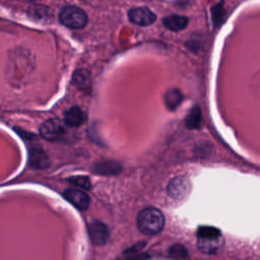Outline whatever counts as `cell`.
Masks as SVG:
<instances>
[{
    "instance_id": "cell-5",
    "label": "cell",
    "mask_w": 260,
    "mask_h": 260,
    "mask_svg": "<svg viewBox=\"0 0 260 260\" xmlns=\"http://www.w3.org/2000/svg\"><path fill=\"white\" fill-rule=\"evenodd\" d=\"M88 235L91 243L95 246L105 245L110 237L109 228L102 221L93 220L88 225Z\"/></svg>"
},
{
    "instance_id": "cell-17",
    "label": "cell",
    "mask_w": 260,
    "mask_h": 260,
    "mask_svg": "<svg viewBox=\"0 0 260 260\" xmlns=\"http://www.w3.org/2000/svg\"><path fill=\"white\" fill-rule=\"evenodd\" d=\"M68 181L70 183H72L73 185L80 187L82 189H85V190H89L91 188V183H90L89 179L85 176H75V177L69 178Z\"/></svg>"
},
{
    "instance_id": "cell-2",
    "label": "cell",
    "mask_w": 260,
    "mask_h": 260,
    "mask_svg": "<svg viewBox=\"0 0 260 260\" xmlns=\"http://www.w3.org/2000/svg\"><path fill=\"white\" fill-rule=\"evenodd\" d=\"M223 245V239L218 229L214 226H200L197 230L198 249L205 254L218 253Z\"/></svg>"
},
{
    "instance_id": "cell-9",
    "label": "cell",
    "mask_w": 260,
    "mask_h": 260,
    "mask_svg": "<svg viewBox=\"0 0 260 260\" xmlns=\"http://www.w3.org/2000/svg\"><path fill=\"white\" fill-rule=\"evenodd\" d=\"M86 116L84 112L77 106H73L68 109L64 114L65 124L69 127H79L85 122Z\"/></svg>"
},
{
    "instance_id": "cell-7",
    "label": "cell",
    "mask_w": 260,
    "mask_h": 260,
    "mask_svg": "<svg viewBox=\"0 0 260 260\" xmlns=\"http://www.w3.org/2000/svg\"><path fill=\"white\" fill-rule=\"evenodd\" d=\"M63 196L66 200H68L71 204H73L79 210H86L89 207V204H90L89 196L85 192L79 189L68 188L63 192Z\"/></svg>"
},
{
    "instance_id": "cell-15",
    "label": "cell",
    "mask_w": 260,
    "mask_h": 260,
    "mask_svg": "<svg viewBox=\"0 0 260 260\" xmlns=\"http://www.w3.org/2000/svg\"><path fill=\"white\" fill-rule=\"evenodd\" d=\"M200 121H201V112H200V109L195 106L191 109L188 116L186 117V120H185L186 126L190 129L197 128L200 124Z\"/></svg>"
},
{
    "instance_id": "cell-18",
    "label": "cell",
    "mask_w": 260,
    "mask_h": 260,
    "mask_svg": "<svg viewBox=\"0 0 260 260\" xmlns=\"http://www.w3.org/2000/svg\"><path fill=\"white\" fill-rule=\"evenodd\" d=\"M29 10L32 12L31 13L32 18H37L38 20H43V17H47V7L32 6V7H29Z\"/></svg>"
},
{
    "instance_id": "cell-1",
    "label": "cell",
    "mask_w": 260,
    "mask_h": 260,
    "mask_svg": "<svg viewBox=\"0 0 260 260\" xmlns=\"http://www.w3.org/2000/svg\"><path fill=\"white\" fill-rule=\"evenodd\" d=\"M164 225L165 216L157 208H144L137 215V228L143 235H156L164 229Z\"/></svg>"
},
{
    "instance_id": "cell-6",
    "label": "cell",
    "mask_w": 260,
    "mask_h": 260,
    "mask_svg": "<svg viewBox=\"0 0 260 260\" xmlns=\"http://www.w3.org/2000/svg\"><path fill=\"white\" fill-rule=\"evenodd\" d=\"M128 17L131 22L141 26L151 24L156 18L148 7H134L128 11Z\"/></svg>"
},
{
    "instance_id": "cell-16",
    "label": "cell",
    "mask_w": 260,
    "mask_h": 260,
    "mask_svg": "<svg viewBox=\"0 0 260 260\" xmlns=\"http://www.w3.org/2000/svg\"><path fill=\"white\" fill-rule=\"evenodd\" d=\"M169 254L172 258L176 260H186L189 256L187 249L181 244L173 245L169 251Z\"/></svg>"
},
{
    "instance_id": "cell-19",
    "label": "cell",
    "mask_w": 260,
    "mask_h": 260,
    "mask_svg": "<svg viewBox=\"0 0 260 260\" xmlns=\"http://www.w3.org/2000/svg\"><path fill=\"white\" fill-rule=\"evenodd\" d=\"M149 258V256L146 255H136V256H128L126 260H147Z\"/></svg>"
},
{
    "instance_id": "cell-11",
    "label": "cell",
    "mask_w": 260,
    "mask_h": 260,
    "mask_svg": "<svg viewBox=\"0 0 260 260\" xmlns=\"http://www.w3.org/2000/svg\"><path fill=\"white\" fill-rule=\"evenodd\" d=\"M182 101H183V94L181 90L178 88L169 89L164 94L165 106L171 111L176 110L179 107V105L182 103Z\"/></svg>"
},
{
    "instance_id": "cell-10",
    "label": "cell",
    "mask_w": 260,
    "mask_h": 260,
    "mask_svg": "<svg viewBox=\"0 0 260 260\" xmlns=\"http://www.w3.org/2000/svg\"><path fill=\"white\" fill-rule=\"evenodd\" d=\"M188 17L184 15H179V14H173L166 16L162 20L164 25L173 30V31H179L184 29L188 25Z\"/></svg>"
},
{
    "instance_id": "cell-8",
    "label": "cell",
    "mask_w": 260,
    "mask_h": 260,
    "mask_svg": "<svg viewBox=\"0 0 260 260\" xmlns=\"http://www.w3.org/2000/svg\"><path fill=\"white\" fill-rule=\"evenodd\" d=\"M191 184L188 178L178 177L173 179L168 186V193L174 198H182L189 193Z\"/></svg>"
},
{
    "instance_id": "cell-13",
    "label": "cell",
    "mask_w": 260,
    "mask_h": 260,
    "mask_svg": "<svg viewBox=\"0 0 260 260\" xmlns=\"http://www.w3.org/2000/svg\"><path fill=\"white\" fill-rule=\"evenodd\" d=\"M73 83L80 88L81 90L89 89L90 84H91V79H90V74L87 70L85 69H78L73 73L72 76Z\"/></svg>"
},
{
    "instance_id": "cell-12",
    "label": "cell",
    "mask_w": 260,
    "mask_h": 260,
    "mask_svg": "<svg viewBox=\"0 0 260 260\" xmlns=\"http://www.w3.org/2000/svg\"><path fill=\"white\" fill-rule=\"evenodd\" d=\"M29 165L38 169H43L48 166V159L42 147L37 146L29 150Z\"/></svg>"
},
{
    "instance_id": "cell-3",
    "label": "cell",
    "mask_w": 260,
    "mask_h": 260,
    "mask_svg": "<svg viewBox=\"0 0 260 260\" xmlns=\"http://www.w3.org/2000/svg\"><path fill=\"white\" fill-rule=\"evenodd\" d=\"M59 20L69 28L78 29L84 27L87 23V15L81 8L68 5L60 10Z\"/></svg>"
},
{
    "instance_id": "cell-4",
    "label": "cell",
    "mask_w": 260,
    "mask_h": 260,
    "mask_svg": "<svg viewBox=\"0 0 260 260\" xmlns=\"http://www.w3.org/2000/svg\"><path fill=\"white\" fill-rule=\"evenodd\" d=\"M65 133H66V129L62 124V122L54 118L45 121L40 128L41 136L51 141H56L63 138Z\"/></svg>"
},
{
    "instance_id": "cell-14",
    "label": "cell",
    "mask_w": 260,
    "mask_h": 260,
    "mask_svg": "<svg viewBox=\"0 0 260 260\" xmlns=\"http://www.w3.org/2000/svg\"><path fill=\"white\" fill-rule=\"evenodd\" d=\"M121 166L116 161H101L93 166V172L103 175H113L119 173Z\"/></svg>"
}]
</instances>
